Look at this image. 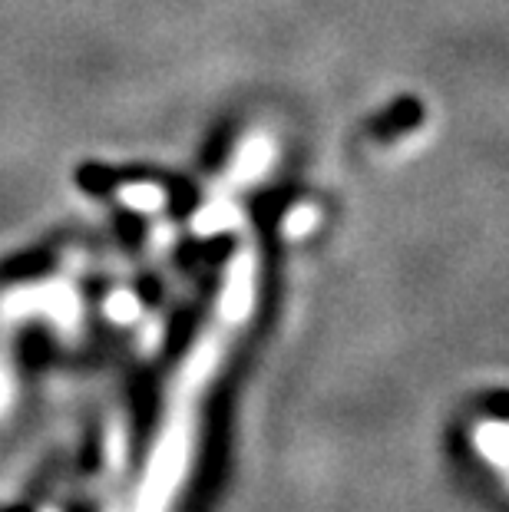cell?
<instances>
[{
    "label": "cell",
    "mask_w": 509,
    "mask_h": 512,
    "mask_svg": "<svg viewBox=\"0 0 509 512\" xmlns=\"http://www.w3.org/2000/svg\"><path fill=\"white\" fill-rule=\"evenodd\" d=\"M77 182L86 192L96 195H113L129 209H156V205L166 202V189L156 179H143V176H126V172L106 169V166H83L77 172Z\"/></svg>",
    "instance_id": "cell-1"
}]
</instances>
